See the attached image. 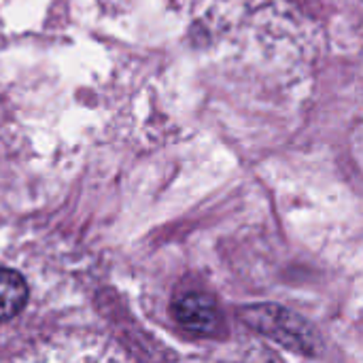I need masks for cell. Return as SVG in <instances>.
<instances>
[{"mask_svg": "<svg viewBox=\"0 0 363 363\" xmlns=\"http://www.w3.org/2000/svg\"><path fill=\"white\" fill-rule=\"evenodd\" d=\"M172 315L179 325L196 334H213L219 325V308L204 294H183L172 302Z\"/></svg>", "mask_w": 363, "mask_h": 363, "instance_id": "1", "label": "cell"}, {"mask_svg": "<svg viewBox=\"0 0 363 363\" xmlns=\"http://www.w3.org/2000/svg\"><path fill=\"white\" fill-rule=\"evenodd\" d=\"M28 300V285L19 272L0 268V323L13 319Z\"/></svg>", "mask_w": 363, "mask_h": 363, "instance_id": "2", "label": "cell"}]
</instances>
